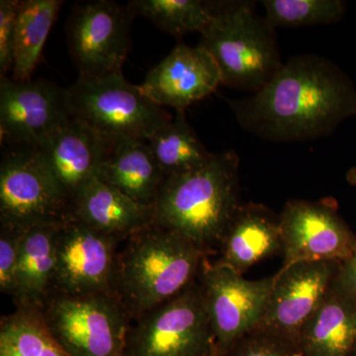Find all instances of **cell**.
I'll list each match as a JSON object with an SVG mask.
<instances>
[{
	"label": "cell",
	"mask_w": 356,
	"mask_h": 356,
	"mask_svg": "<svg viewBox=\"0 0 356 356\" xmlns=\"http://www.w3.org/2000/svg\"><path fill=\"white\" fill-rule=\"evenodd\" d=\"M23 233L22 229L0 227V289L11 297L16 289V273Z\"/></svg>",
	"instance_id": "28"
},
{
	"label": "cell",
	"mask_w": 356,
	"mask_h": 356,
	"mask_svg": "<svg viewBox=\"0 0 356 356\" xmlns=\"http://www.w3.org/2000/svg\"><path fill=\"white\" fill-rule=\"evenodd\" d=\"M216 356H304L299 341L254 330Z\"/></svg>",
	"instance_id": "27"
},
{
	"label": "cell",
	"mask_w": 356,
	"mask_h": 356,
	"mask_svg": "<svg viewBox=\"0 0 356 356\" xmlns=\"http://www.w3.org/2000/svg\"><path fill=\"white\" fill-rule=\"evenodd\" d=\"M72 117L110 142L144 140L172 117L123 72L98 77L79 76L67 88Z\"/></svg>",
	"instance_id": "5"
},
{
	"label": "cell",
	"mask_w": 356,
	"mask_h": 356,
	"mask_svg": "<svg viewBox=\"0 0 356 356\" xmlns=\"http://www.w3.org/2000/svg\"><path fill=\"white\" fill-rule=\"evenodd\" d=\"M332 288L356 299V247L353 254L339 264Z\"/></svg>",
	"instance_id": "30"
},
{
	"label": "cell",
	"mask_w": 356,
	"mask_h": 356,
	"mask_svg": "<svg viewBox=\"0 0 356 356\" xmlns=\"http://www.w3.org/2000/svg\"><path fill=\"white\" fill-rule=\"evenodd\" d=\"M147 144L165 177L195 170L213 154L187 121L185 111H177L175 118L159 128Z\"/></svg>",
	"instance_id": "23"
},
{
	"label": "cell",
	"mask_w": 356,
	"mask_h": 356,
	"mask_svg": "<svg viewBox=\"0 0 356 356\" xmlns=\"http://www.w3.org/2000/svg\"><path fill=\"white\" fill-rule=\"evenodd\" d=\"M120 243L76 220L64 222L58 232L51 294L81 296L111 292L115 259Z\"/></svg>",
	"instance_id": "14"
},
{
	"label": "cell",
	"mask_w": 356,
	"mask_h": 356,
	"mask_svg": "<svg viewBox=\"0 0 356 356\" xmlns=\"http://www.w3.org/2000/svg\"><path fill=\"white\" fill-rule=\"evenodd\" d=\"M62 225H38L23 233L13 297L16 307L40 309L50 297L57 266L58 232Z\"/></svg>",
	"instance_id": "20"
},
{
	"label": "cell",
	"mask_w": 356,
	"mask_h": 356,
	"mask_svg": "<svg viewBox=\"0 0 356 356\" xmlns=\"http://www.w3.org/2000/svg\"><path fill=\"white\" fill-rule=\"evenodd\" d=\"M280 218L281 268L299 262H341L355 250L356 236L331 199L288 201Z\"/></svg>",
	"instance_id": "12"
},
{
	"label": "cell",
	"mask_w": 356,
	"mask_h": 356,
	"mask_svg": "<svg viewBox=\"0 0 356 356\" xmlns=\"http://www.w3.org/2000/svg\"><path fill=\"white\" fill-rule=\"evenodd\" d=\"M64 1L23 0L16 20L13 76L15 81H31L44 43Z\"/></svg>",
	"instance_id": "22"
},
{
	"label": "cell",
	"mask_w": 356,
	"mask_h": 356,
	"mask_svg": "<svg viewBox=\"0 0 356 356\" xmlns=\"http://www.w3.org/2000/svg\"><path fill=\"white\" fill-rule=\"evenodd\" d=\"M111 143L72 117L36 149L72 204L79 191L97 175Z\"/></svg>",
	"instance_id": "16"
},
{
	"label": "cell",
	"mask_w": 356,
	"mask_h": 356,
	"mask_svg": "<svg viewBox=\"0 0 356 356\" xmlns=\"http://www.w3.org/2000/svg\"><path fill=\"white\" fill-rule=\"evenodd\" d=\"M240 158L235 151L213 154L191 172L165 177L154 201V222L216 254L227 227L243 205Z\"/></svg>",
	"instance_id": "2"
},
{
	"label": "cell",
	"mask_w": 356,
	"mask_h": 356,
	"mask_svg": "<svg viewBox=\"0 0 356 356\" xmlns=\"http://www.w3.org/2000/svg\"><path fill=\"white\" fill-rule=\"evenodd\" d=\"M136 14L131 6L98 0L77 7L67 28L70 54L81 77L122 72Z\"/></svg>",
	"instance_id": "10"
},
{
	"label": "cell",
	"mask_w": 356,
	"mask_h": 356,
	"mask_svg": "<svg viewBox=\"0 0 356 356\" xmlns=\"http://www.w3.org/2000/svg\"><path fill=\"white\" fill-rule=\"evenodd\" d=\"M346 178V181H348L351 186L355 187L356 188V166H353V168L348 170Z\"/></svg>",
	"instance_id": "31"
},
{
	"label": "cell",
	"mask_w": 356,
	"mask_h": 356,
	"mask_svg": "<svg viewBox=\"0 0 356 356\" xmlns=\"http://www.w3.org/2000/svg\"><path fill=\"white\" fill-rule=\"evenodd\" d=\"M281 250L280 215L262 204L243 203L220 241L215 261L243 275Z\"/></svg>",
	"instance_id": "17"
},
{
	"label": "cell",
	"mask_w": 356,
	"mask_h": 356,
	"mask_svg": "<svg viewBox=\"0 0 356 356\" xmlns=\"http://www.w3.org/2000/svg\"><path fill=\"white\" fill-rule=\"evenodd\" d=\"M221 84L218 65L202 46L178 43L147 72L140 88L159 106L185 111Z\"/></svg>",
	"instance_id": "15"
},
{
	"label": "cell",
	"mask_w": 356,
	"mask_h": 356,
	"mask_svg": "<svg viewBox=\"0 0 356 356\" xmlns=\"http://www.w3.org/2000/svg\"><path fill=\"white\" fill-rule=\"evenodd\" d=\"M266 19L273 28L303 27L339 22L346 11L341 0H264Z\"/></svg>",
	"instance_id": "26"
},
{
	"label": "cell",
	"mask_w": 356,
	"mask_h": 356,
	"mask_svg": "<svg viewBox=\"0 0 356 356\" xmlns=\"http://www.w3.org/2000/svg\"><path fill=\"white\" fill-rule=\"evenodd\" d=\"M127 355L216 356L197 280L177 296L134 318L129 330Z\"/></svg>",
	"instance_id": "7"
},
{
	"label": "cell",
	"mask_w": 356,
	"mask_h": 356,
	"mask_svg": "<svg viewBox=\"0 0 356 356\" xmlns=\"http://www.w3.org/2000/svg\"><path fill=\"white\" fill-rule=\"evenodd\" d=\"M339 261L299 262L281 268L254 330L299 341L304 325L331 291Z\"/></svg>",
	"instance_id": "13"
},
{
	"label": "cell",
	"mask_w": 356,
	"mask_h": 356,
	"mask_svg": "<svg viewBox=\"0 0 356 356\" xmlns=\"http://www.w3.org/2000/svg\"><path fill=\"white\" fill-rule=\"evenodd\" d=\"M136 15L151 21L173 37L202 33L213 18L212 1L202 0H133L129 2Z\"/></svg>",
	"instance_id": "25"
},
{
	"label": "cell",
	"mask_w": 356,
	"mask_h": 356,
	"mask_svg": "<svg viewBox=\"0 0 356 356\" xmlns=\"http://www.w3.org/2000/svg\"><path fill=\"white\" fill-rule=\"evenodd\" d=\"M351 356H356V346H355V350H353V355H351Z\"/></svg>",
	"instance_id": "32"
},
{
	"label": "cell",
	"mask_w": 356,
	"mask_h": 356,
	"mask_svg": "<svg viewBox=\"0 0 356 356\" xmlns=\"http://www.w3.org/2000/svg\"><path fill=\"white\" fill-rule=\"evenodd\" d=\"M70 203L36 147L9 146L0 163V224L17 229L64 224Z\"/></svg>",
	"instance_id": "8"
},
{
	"label": "cell",
	"mask_w": 356,
	"mask_h": 356,
	"mask_svg": "<svg viewBox=\"0 0 356 356\" xmlns=\"http://www.w3.org/2000/svg\"><path fill=\"white\" fill-rule=\"evenodd\" d=\"M228 102L241 127L259 139L308 142L356 116V88L329 58L302 54L283 63L257 92Z\"/></svg>",
	"instance_id": "1"
},
{
	"label": "cell",
	"mask_w": 356,
	"mask_h": 356,
	"mask_svg": "<svg viewBox=\"0 0 356 356\" xmlns=\"http://www.w3.org/2000/svg\"><path fill=\"white\" fill-rule=\"evenodd\" d=\"M111 292L134 318L177 296L197 280L207 254L154 222L124 241Z\"/></svg>",
	"instance_id": "3"
},
{
	"label": "cell",
	"mask_w": 356,
	"mask_h": 356,
	"mask_svg": "<svg viewBox=\"0 0 356 356\" xmlns=\"http://www.w3.org/2000/svg\"><path fill=\"white\" fill-rule=\"evenodd\" d=\"M72 117L67 88L46 79H0L2 145L38 147Z\"/></svg>",
	"instance_id": "11"
},
{
	"label": "cell",
	"mask_w": 356,
	"mask_h": 356,
	"mask_svg": "<svg viewBox=\"0 0 356 356\" xmlns=\"http://www.w3.org/2000/svg\"><path fill=\"white\" fill-rule=\"evenodd\" d=\"M19 0L0 1V74L7 76L13 72L14 47H15L16 20L20 6Z\"/></svg>",
	"instance_id": "29"
},
{
	"label": "cell",
	"mask_w": 356,
	"mask_h": 356,
	"mask_svg": "<svg viewBox=\"0 0 356 356\" xmlns=\"http://www.w3.org/2000/svg\"><path fill=\"white\" fill-rule=\"evenodd\" d=\"M206 310L216 346V353L254 331L261 322L274 275L248 280L207 257L198 275Z\"/></svg>",
	"instance_id": "9"
},
{
	"label": "cell",
	"mask_w": 356,
	"mask_h": 356,
	"mask_svg": "<svg viewBox=\"0 0 356 356\" xmlns=\"http://www.w3.org/2000/svg\"><path fill=\"white\" fill-rule=\"evenodd\" d=\"M96 177L143 205L153 206L165 173L144 140H117L110 145Z\"/></svg>",
	"instance_id": "19"
},
{
	"label": "cell",
	"mask_w": 356,
	"mask_h": 356,
	"mask_svg": "<svg viewBox=\"0 0 356 356\" xmlns=\"http://www.w3.org/2000/svg\"><path fill=\"white\" fill-rule=\"evenodd\" d=\"M213 18L199 44L215 60L222 86L254 93L282 67L275 28L254 1H212Z\"/></svg>",
	"instance_id": "4"
},
{
	"label": "cell",
	"mask_w": 356,
	"mask_h": 356,
	"mask_svg": "<svg viewBox=\"0 0 356 356\" xmlns=\"http://www.w3.org/2000/svg\"><path fill=\"white\" fill-rule=\"evenodd\" d=\"M40 311L67 355L128 356L132 318L113 293L51 294Z\"/></svg>",
	"instance_id": "6"
},
{
	"label": "cell",
	"mask_w": 356,
	"mask_h": 356,
	"mask_svg": "<svg viewBox=\"0 0 356 356\" xmlns=\"http://www.w3.org/2000/svg\"><path fill=\"white\" fill-rule=\"evenodd\" d=\"M304 356H351L356 346V299L331 289L300 334Z\"/></svg>",
	"instance_id": "21"
},
{
	"label": "cell",
	"mask_w": 356,
	"mask_h": 356,
	"mask_svg": "<svg viewBox=\"0 0 356 356\" xmlns=\"http://www.w3.org/2000/svg\"><path fill=\"white\" fill-rule=\"evenodd\" d=\"M70 217L121 242L154 222L153 206L136 202L97 177L72 199Z\"/></svg>",
	"instance_id": "18"
},
{
	"label": "cell",
	"mask_w": 356,
	"mask_h": 356,
	"mask_svg": "<svg viewBox=\"0 0 356 356\" xmlns=\"http://www.w3.org/2000/svg\"><path fill=\"white\" fill-rule=\"evenodd\" d=\"M0 356H69L51 336L39 308L17 306L2 318Z\"/></svg>",
	"instance_id": "24"
}]
</instances>
